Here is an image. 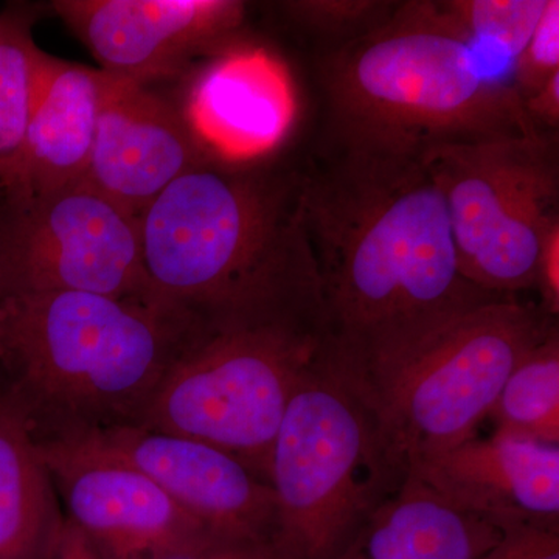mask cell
Listing matches in <instances>:
<instances>
[{
  "label": "cell",
  "mask_w": 559,
  "mask_h": 559,
  "mask_svg": "<svg viewBox=\"0 0 559 559\" xmlns=\"http://www.w3.org/2000/svg\"><path fill=\"white\" fill-rule=\"evenodd\" d=\"M301 175L320 293V366L345 384L463 312L506 299L460 270L443 194L414 146L334 138Z\"/></svg>",
  "instance_id": "cell-1"
},
{
  "label": "cell",
  "mask_w": 559,
  "mask_h": 559,
  "mask_svg": "<svg viewBox=\"0 0 559 559\" xmlns=\"http://www.w3.org/2000/svg\"><path fill=\"white\" fill-rule=\"evenodd\" d=\"M301 173L213 159L139 219L157 300L207 331H320L318 271L300 213Z\"/></svg>",
  "instance_id": "cell-2"
},
{
  "label": "cell",
  "mask_w": 559,
  "mask_h": 559,
  "mask_svg": "<svg viewBox=\"0 0 559 559\" xmlns=\"http://www.w3.org/2000/svg\"><path fill=\"white\" fill-rule=\"evenodd\" d=\"M204 333L162 301L72 290L0 299V358L36 437L138 426Z\"/></svg>",
  "instance_id": "cell-3"
},
{
  "label": "cell",
  "mask_w": 559,
  "mask_h": 559,
  "mask_svg": "<svg viewBox=\"0 0 559 559\" xmlns=\"http://www.w3.org/2000/svg\"><path fill=\"white\" fill-rule=\"evenodd\" d=\"M479 57L436 0L399 2L373 31L320 58L334 138L425 150L539 135L513 86Z\"/></svg>",
  "instance_id": "cell-4"
},
{
  "label": "cell",
  "mask_w": 559,
  "mask_h": 559,
  "mask_svg": "<svg viewBox=\"0 0 559 559\" xmlns=\"http://www.w3.org/2000/svg\"><path fill=\"white\" fill-rule=\"evenodd\" d=\"M558 319L506 297L463 312L347 385L401 479L476 437L514 367ZM337 378V377H336Z\"/></svg>",
  "instance_id": "cell-5"
},
{
  "label": "cell",
  "mask_w": 559,
  "mask_h": 559,
  "mask_svg": "<svg viewBox=\"0 0 559 559\" xmlns=\"http://www.w3.org/2000/svg\"><path fill=\"white\" fill-rule=\"evenodd\" d=\"M401 479L369 412L319 360L305 371L272 448L280 559H336Z\"/></svg>",
  "instance_id": "cell-6"
},
{
  "label": "cell",
  "mask_w": 559,
  "mask_h": 559,
  "mask_svg": "<svg viewBox=\"0 0 559 559\" xmlns=\"http://www.w3.org/2000/svg\"><path fill=\"white\" fill-rule=\"evenodd\" d=\"M318 356V334L294 326L207 331L173 364L138 426L218 448L267 481L290 396Z\"/></svg>",
  "instance_id": "cell-7"
},
{
  "label": "cell",
  "mask_w": 559,
  "mask_h": 559,
  "mask_svg": "<svg viewBox=\"0 0 559 559\" xmlns=\"http://www.w3.org/2000/svg\"><path fill=\"white\" fill-rule=\"evenodd\" d=\"M423 162L443 194L463 275L496 296L535 289L540 245L559 221L557 135L437 143Z\"/></svg>",
  "instance_id": "cell-8"
},
{
  "label": "cell",
  "mask_w": 559,
  "mask_h": 559,
  "mask_svg": "<svg viewBox=\"0 0 559 559\" xmlns=\"http://www.w3.org/2000/svg\"><path fill=\"white\" fill-rule=\"evenodd\" d=\"M92 293L157 300L143 266L139 219L86 182L0 198V299Z\"/></svg>",
  "instance_id": "cell-9"
},
{
  "label": "cell",
  "mask_w": 559,
  "mask_h": 559,
  "mask_svg": "<svg viewBox=\"0 0 559 559\" xmlns=\"http://www.w3.org/2000/svg\"><path fill=\"white\" fill-rule=\"evenodd\" d=\"M35 439L68 507V520L102 559H156L215 538L145 474L83 437L61 433Z\"/></svg>",
  "instance_id": "cell-10"
},
{
  "label": "cell",
  "mask_w": 559,
  "mask_h": 559,
  "mask_svg": "<svg viewBox=\"0 0 559 559\" xmlns=\"http://www.w3.org/2000/svg\"><path fill=\"white\" fill-rule=\"evenodd\" d=\"M53 9L103 72L143 86L226 50L246 14L237 0H61Z\"/></svg>",
  "instance_id": "cell-11"
},
{
  "label": "cell",
  "mask_w": 559,
  "mask_h": 559,
  "mask_svg": "<svg viewBox=\"0 0 559 559\" xmlns=\"http://www.w3.org/2000/svg\"><path fill=\"white\" fill-rule=\"evenodd\" d=\"M68 433L130 463L215 538L272 543L274 489L234 455L200 440L139 426Z\"/></svg>",
  "instance_id": "cell-12"
},
{
  "label": "cell",
  "mask_w": 559,
  "mask_h": 559,
  "mask_svg": "<svg viewBox=\"0 0 559 559\" xmlns=\"http://www.w3.org/2000/svg\"><path fill=\"white\" fill-rule=\"evenodd\" d=\"M213 159L182 106L110 76L83 182L140 219L175 180Z\"/></svg>",
  "instance_id": "cell-13"
},
{
  "label": "cell",
  "mask_w": 559,
  "mask_h": 559,
  "mask_svg": "<svg viewBox=\"0 0 559 559\" xmlns=\"http://www.w3.org/2000/svg\"><path fill=\"white\" fill-rule=\"evenodd\" d=\"M407 476L496 527H559V444L496 430L423 460Z\"/></svg>",
  "instance_id": "cell-14"
},
{
  "label": "cell",
  "mask_w": 559,
  "mask_h": 559,
  "mask_svg": "<svg viewBox=\"0 0 559 559\" xmlns=\"http://www.w3.org/2000/svg\"><path fill=\"white\" fill-rule=\"evenodd\" d=\"M182 109L216 159L259 160L288 131L293 91L285 69L267 51L230 46L198 73Z\"/></svg>",
  "instance_id": "cell-15"
},
{
  "label": "cell",
  "mask_w": 559,
  "mask_h": 559,
  "mask_svg": "<svg viewBox=\"0 0 559 559\" xmlns=\"http://www.w3.org/2000/svg\"><path fill=\"white\" fill-rule=\"evenodd\" d=\"M109 79L102 69L47 55L14 193H49L83 182Z\"/></svg>",
  "instance_id": "cell-16"
},
{
  "label": "cell",
  "mask_w": 559,
  "mask_h": 559,
  "mask_svg": "<svg viewBox=\"0 0 559 559\" xmlns=\"http://www.w3.org/2000/svg\"><path fill=\"white\" fill-rule=\"evenodd\" d=\"M499 538L495 524L455 509L407 476L336 559H480Z\"/></svg>",
  "instance_id": "cell-17"
},
{
  "label": "cell",
  "mask_w": 559,
  "mask_h": 559,
  "mask_svg": "<svg viewBox=\"0 0 559 559\" xmlns=\"http://www.w3.org/2000/svg\"><path fill=\"white\" fill-rule=\"evenodd\" d=\"M62 521L32 419L0 393V559H46Z\"/></svg>",
  "instance_id": "cell-18"
},
{
  "label": "cell",
  "mask_w": 559,
  "mask_h": 559,
  "mask_svg": "<svg viewBox=\"0 0 559 559\" xmlns=\"http://www.w3.org/2000/svg\"><path fill=\"white\" fill-rule=\"evenodd\" d=\"M31 24L16 11L0 16V189L5 193L21 187L25 135L49 55L36 46Z\"/></svg>",
  "instance_id": "cell-19"
},
{
  "label": "cell",
  "mask_w": 559,
  "mask_h": 559,
  "mask_svg": "<svg viewBox=\"0 0 559 559\" xmlns=\"http://www.w3.org/2000/svg\"><path fill=\"white\" fill-rule=\"evenodd\" d=\"M488 418L500 432L559 444L558 325L514 367Z\"/></svg>",
  "instance_id": "cell-20"
},
{
  "label": "cell",
  "mask_w": 559,
  "mask_h": 559,
  "mask_svg": "<svg viewBox=\"0 0 559 559\" xmlns=\"http://www.w3.org/2000/svg\"><path fill=\"white\" fill-rule=\"evenodd\" d=\"M437 9L477 50L513 62L535 32L547 0H436Z\"/></svg>",
  "instance_id": "cell-21"
},
{
  "label": "cell",
  "mask_w": 559,
  "mask_h": 559,
  "mask_svg": "<svg viewBox=\"0 0 559 559\" xmlns=\"http://www.w3.org/2000/svg\"><path fill=\"white\" fill-rule=\"evenodd\" d=\"M396 5L378 0H297L283 3V10L299 27L340 46L373 31Z\"/></svg>",
  "instance_id": "cell-22"
},
{
  "label": "cell",
  "mask_w": 559,
  "mask_h": 559,
  "mask_svg": "<svg viewBox=\"0 0 559 559\" xmlns=\"http://www.w3.org/2000/svg\"><path fill=\"white\" fill-rule=\"evenodd\" d=\"M559 72V2L547 0L546 10L524 49L511 62V86L521 102Z\"/></svg>",
  "instance_id": "cell-23"
},
{
  "label": "cell",
  "mask_w": 559,
  "mask_h": 559,
  "mask_svg": "<svg viewBox=\"0 0 559 559\" xmlns=\"http://www.w3.org/2000/svg\"><path fill=\"white\" fill-rule=\"evenodd\" d=\"M480 559H559V527L510 524Z\"/></svg>",
  "instance_id": "cell-24"
},
{
  "label": "cell",
  "mask_w": 559,
  "mask_h": 559,
  "mask_svg": "<svg viewBox=\"0 0 559 559\" xmlns=\"http://www.w3.org/2000/svg\"><path fill=\"white\" fill-rule=\"evenodd\" d=\"M156 559H280L272 543L202 539Z\"/></svg>",
  "instance_id": "cell-25"
},
{
  "label": "cell",
  "mask_w": 559,
  "mask_h": 559,
  "mask_svg": "<svg viewBox=\"0 0 559 559\" xmlns=\"http://www.w3.org/2000/svg\"><path fill=\"white\" fill-rule=\"evenodd\" d=\"M535 289L539 290L540 310L558 319L559 312V221L550 227L540 245L536 264Z\"/></svg>",
  "instance_id": "cell-26"
},
{
  "label": "cell",
  "mask_w": 559,
  "mask_h": 559,
  "mask_svg": "<svg viewBox=\"0 0 559 559\" xmlns=\"http://www.w3.org/2000/svg\"><path fill=\"white\" fill-rule=\"evenodd\" d=\"M525 114L540 134L558 135L559 72L522 102Z\"/></svg>",
  "instance_id": "cell-27"
},
{
  "label": "cell",
  "mask_w": 559,
  "mask_h": 559,
  "mask_svg": "<svg viewBox=\"0 0 559 559\" xmlns=\"http://www.w3.org/2000/svg\"><path fill=\"white\" fill-rule=\"evenodd\" d=\"M46 559H102L86 536L64 518Z\"/></svg>",
  "instance_id": "cell-28"
}]
</instances>
